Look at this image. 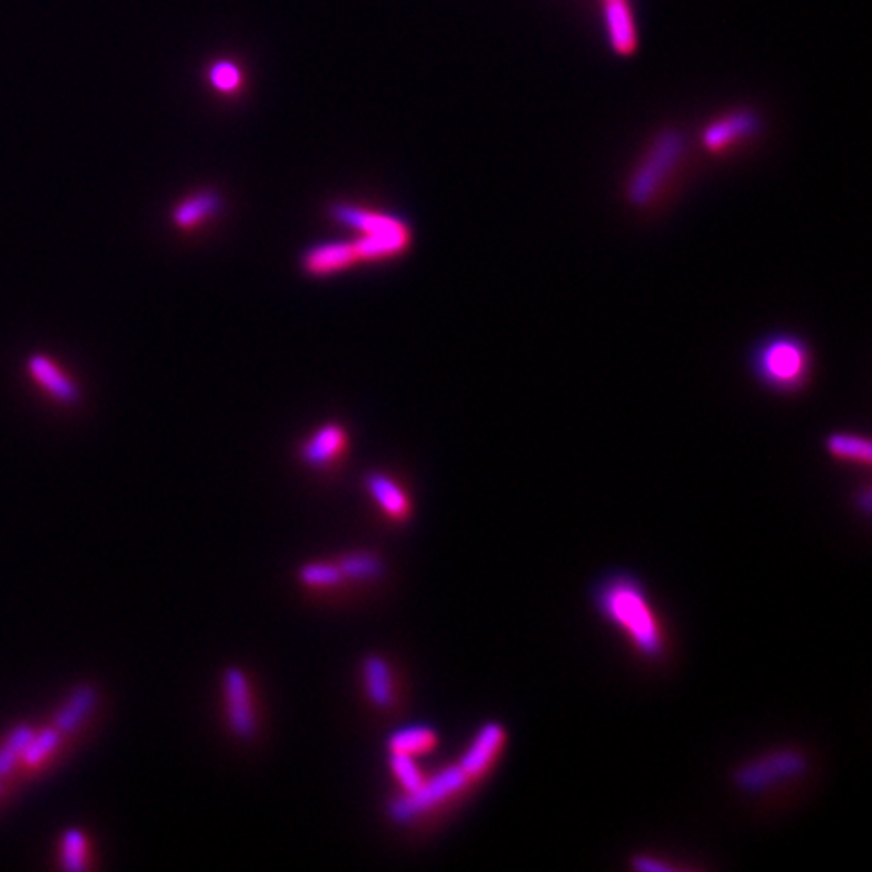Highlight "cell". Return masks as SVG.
Returning <instances> with one entry per match:
<instances>
[{
    "label": "cell",
    "mask_w": 872,
    "mask_h": 872,
    "mask_svg": "<svg viewBox=\"0 0 872 872\" xmlns=\"http://www.w3.org/2000/svg\"><path fill=\"white\" fill-rule=\"evenodd\" d=\"M344 579H376L384 574V562L370 552H351L336 562Z\"/></svg>",
    "instance_id": "cell-21"
},
{
    "label": "cell",
    "mask_w": 872,
    "mask_h": 872,
    "mask_svg": "<svg viewBox=\"0 0 872 872\" xmlns=\"http://www.w3.org/2000/svg\"><path fill=\"white\" fill-rule=\"evenodd\" d=\"M826 448H829L830 455L839 458V460L871 465V440L864 438V436L851 435V433H834V435L829 436Z\"/></svg>",
    "instance_id": "cell-19"
},
{
    "label": "cell",
    "mask_w": 872,
    "mask_h": 872,
    "mask_svg": "<svg viewBox=\"0 0 872 872\" xmlns=\"http://www.w3.org/2000/svg\"><path fill=\"white\" fill-rule=\"evenodd\" d=\"M438 735L433 727L428 725H413V727H404V730L394 731L393 735L388 737V750L390 752H403L408 755H423L430 750H435Z\"/></svg>",
    "instance_id": "cell-18"
},
{
    "label": "cell",
    "mask_w": 872,
    "mask_h": 872,
    "mask_svg": "<svg viewBox=\"0 0 872 872\" xmlns=\"http://www.w3.org/2000/svg\"><path fill=\"white\" fill-rule=\"evenodd\" d=\"M0 792H2V777H0Z\"/></svg>",
    "instance_id": "cell-28"
},
{
    "label": "cell",
    "mask_w": 872,
    "mask_h": 872,
    "mask_svg": "<svg viewBox=\"0 0 872 872\" xmlns=\"http://www.w3.org/2000/svg\"><path fill=\"white\" fill-rule=\"evenodd\" d=\"M34 730L31 725L22 723L17 725L14 730L4 737V742L0 745V777L14 772V767L22 763V755L27 752L29 743L33 740Z\"/></svg>",
    "instance_id": "cell-20"
},
{
    "label": "cell",
    "mask_w": 872,
    "mask_h": 872,
    "mask_svg": "<svg viewBox=\"0 0 872 872\" xmlns=\"http://www.w3.org/2000/svg\"><path fill=\"white\" fill-rule=\"evenodd\" d=\"M27 371L31 380L61 404H76L81 398L79 386L57 361L47 354H31L27 358Z\"/></svg>",
    "instance_id": "cell-10"
},
{
    "label": "cell",
    "mask_w": 872,
    "mask_h": 872,
    "mask_svg": "<svg viewBox=\"0 0 872 872\" xmlns=\"http://www.w3.org/2000/svg\"><path fill=\"white\" fill-rule=\"evenodd\" d=\"M685 153V140L676 130H666L656 136L648 150L644 152L638 166L634 168L626 198L634 207H648L661 197L665 186L673 180L678 164Z\"/></svg>",
    "instance_id": "cell-3"
},
{
    "label": "cell",
    "mask_w": 872,
    "mask_h": 872,
    "mask_svg": "<svg viewBox=\"0 0 872 872\" xmlns=\"http://www.w3.org/2000/svg\"><path fill=\"white\" fill-rule=\"evenodd\" d=\"M470 784L469 775L460 770V765H448L438 774L425 780L413 792H404L400 796L388 802V816L396 824L415 822L416 818L425 816L426 812L445 804L447 800L457 796Z\"/></svg>",
    "instance_id": "cell-4"
},
{
    "label": "cell",
    "mask_w": 872,
    "mask_h": 872,
    "mask_svg": "<svg viewBox=\"0 0 872 872\" xmlns=\"http://www.w3.org/2000/svg\"><path fill=\"white\" fill-rule=\"evenodd\" d=\"M329 215L334 217V220H338V222L346 225L349 229L356 230L358 235L396 229V227H400V225L406 222L403 217H396V215H390V212L358 207V205H346V202L334 205L331 210H329Z\"/></svg>",
    "instance_id": "cell-11"
},
{
    "label": "cell",
    "mask_w": 872,
    "mask_h": 872,
    "mask_svg": "<svg viewBox=\"0 0 872 872\" xmlns=\"http://www.w3.org/2000/svg\"><path fill=\"white\" fill-rule=\"evenodd\" d=\"M592 598L600 616L621 631L636 653L648 661L663 658L665 626L641 579L628 572H614L600 579Z\"/></svg>",
    "instance_id": "cell-1"
},
{
    "label": "cell",
    "mask_w": 872,
    "mask_h": 872,
    "mask_svg": "<svg viewBox=\"0 0 872 872\" xmlns=\"http://www.w3.org/2000/svg\"><path fill=\"white\" fill-rule=\"evenodd\" d=\"M505 742H507V733L497 721H489L477 731V735L473 737L467 752L463 753L458 763L460 770L469 775L470 782L489 772L490 765L497 762L499 753L503 752Z\"/></svg>",
    "instance_id": "cell-9"
},
{
    "label": "cell",
    "mask_w": 872,
    "mask_h": 872,
    "mask_svg": "<svg viewBox=\"0 0 872 872\" xmlns=\"http://www.w3.org/2000/svg\"><path fill=\"white\" fill-rule=\"evenodd\" d=\"M753 371L763 386L777 393L804 388L812 371V356L806 341L794 336L765 339L753 354Z\"/></svg>",
    "instance_id": "cell-2"
},
{
    "label": "cell",
    "mask_w": 872,
    "mask_h": 872,
    "mask_svg": "<svg viewBox=\"0 0 872 872\" xmlns=\"http://www.w3.org/2000/svg\"><path fill=\"white\" fill-rule=\"evenodd\" d=\"M361 675L371 703L380 708L390 707L394 701V678L393 668L386 663V658H382L378 654L366 656L361 665Z\"/></svg>",
    "instance_id": "cell-15"
},
{
    "label": "cell",
    "mask_w": 872,
    "mask_h": 872,
    "mask_svg": "<svg viewBox=\"0 0 872 872\" xmlns=\"http://www.w3.org/2000/svg\"><path fill=\"white\" fill-rule=\"evenodd\" d=\"M208 81L220 93H237L242 86V71L232 61H217L208 69Z\"/></svg>",
    "instance_id": "cell-26"
},
{
    "label": "cell",
    "mask_w": 872,
    "mask_h": 872,
    "mask_svg": "<svg viewBox=\"0 0 872 872\" xmlns=\"http://www.w3.org/2000/svg\"><path fill=\"white\" fill-rule=\"evenodd\" d=\"M388 765L393 770L396 782L400 784L404 792H413L418 785L425 782V775L420 772V767L416 765V760L413 755L403 752H390V760Z\"/></svg>",
    "instance_id": "cell-25"
},
{
    "label": "cell",
    "mask_w": 872,
    "mask_h": 872,
    "mask_svg": "<svg viewBox=\"0 0 872 872\" xmlns=\"http://www.w3.org/2000/svg\"><path fill=\"white\" fill-rule=\"evenodd\" d=\"M633 866L636 871L643 872H668L673 871L671 864L663 861H654L653 856H638L634 859Z\"/></svg>",
    "instance_id": "cell-27"
},
{
    "label": "cell",
    "mask_w": 872,
    "mask_h": 872,
    "mask_svg": "<svg viewBox=\"0 0 872 872\" xmlns=\"http://www.w3.org/2000/svg\"><path fill=\"white\" fill-rule=\"evenodd\" d=\"M366 489L370 493L376 503L384 512L388 513L394 519H406L410 513V502L403 487L384 473H370L366 475Z\"/></svg>",
    "instance_id": "cell-17"
},
{
    "label": "cell",
    "mask_w": 872,
    "mask_h": 872,
    "mask_svg": "<svg viewBox=\"0 0 872 872\" xmlns=\"http://www.w3.org/2000/svg\"><path fill=\"white\" fill-rule=\"evenodd\" d=\"M606 27L612 49L618 54H633L638 44L633 11L626 0H606Z\"/></svg>",
    "instance_id": "cell-13"
},
{
    "label": "cell",
    "mask_w": 872,
    "mask_h": 872,
    "mask_svg": "<svg viewBox=\"0 0 872 872\" xmlns=\"http://www.w3.org/2000/svg\"><path fill=\"white\" fill-rule=\"evenodd\" d=\"M604 2H606V0H604Z\"/></svg>",
    "instance_id": "cell-29"
},
{
    "label": "cell",
    "mask_w": 872,
    "mask_h": 872,
    "mask_svg": "<svg viewBox=\"0 0 872 872\" xmlns=\"http://www.w3.org/2000/svg\"><path fill=\"white\" fill-rule=\"evenodd\" d=\"M61 737H63V733L53 727V725L41 731H34L33 740H31L27 752L22 755V763L27 767H39L41 763L47 762V757H51L57 752V747L61 745Z\"/></svg>",
    "instance_id": "cell-23"
},
{
    "label": "cell",
    "mask_w": 872,
    "mask_h": 872,
    "mask_svg": "<svg viewBox=\"0 0 872 872\" xmlns=\"http://www.w3.org/2000/svg\"><path fill=\"white\" fill-rule=\"evenodd\" d=\"M297 576H299V582L309 588H331V586H338L339 582L344 579L338 564H327V562L304 564L299 567Z\"/></svg>",
    "instance_id": "cell-24"
},
{
    "label": "cell",
    "mask_w": 872,
    "mask_h": 872,
    "mask_svg": "<svg viewBox=\"0 0 872 872\" xmlns=\"http://www.w3.org/2000/svg\"><path fill=\"white\" fill-rule=\"evenodd\" d=\"M222 693L229 730L237 740L249 742L257 735V711L247 673L239 666H229L222 673Z\"/></svg>",
    "instance_id": "cell-6"
},
{
    "label": "cell",
    "mask_w": 872,
    "mask_h": 872,
    "mask_svg": "<svg viewBox=\"0 0 872 872\" xmlns=\"http://www.w3.org/2000/svg\"><path fill=\"white\" fill-rule=\"evenodd\" d=\"M88 836L79 829H67L61 834V869L81 872L88 869Z\"/></svg>",
    "instance_id": "cell-22"
},
{
    "label": "cell",
    "mask_w": 872,
    "mask_h": 872,
    "mask_svg": "<svg viewBox=\"0 0 872 872\" xmlns=\"http://www.w3.org/2000/svg\"><path fill=\"white\" fill-rule=\"evenodd\" d=\"M220 210V197L212 190L195 192L180 200L172 210V222L178 229L192 230L205 225Z\"/></svg>",
    "instance_id": "cell-14"
},
{
    "label": "cell",
    "mask_w": 872,
    "mask_h": 872,
    "mask_svg": "<svg viewBox=\"0 0 872 872\" xmlns=\"http://www.w3.org/2000/svg\"><path fill=\"white\" fill-rule=\"evenodd\" d=\"M98 688L93 685L86 683V685L73 688L66 703L54 713L53 727L61 731L63 735L76 733L93 713V708L98 705Z\"/></svg>",
    "instance_id": "cell-12"
},
{
    "label": "cell",
    "mask_w": 872,
    "mask_h": 872,
    "mask_svg": "<svg viewBox=\"0 0 872 872\" xmlns=\"http://www.w3.org/2000/svg\"><path fill=\"white\" fill-rule=\"evenodd\" d=\"M806 755L797 750H775L763 753L752 762L743 763L733 775L735 785L745 794H762L777 785L792 782L806 774Z\"/></svg>",
    "instance_id": "cell-5"
},
{
    "label": "cell",
    "mask_w": 872,
    "mask_h": 872,
    "mask_svg": "<svg viewBox=\"0 0 872 872\" xmlns=\"http://www.w3.org/2000/svg\"><path fill=\"white\" fill-rule=\"evenodd\" d=\"M760 130H762V121L757 118V113H753L750 109H737L711 121L703 130L701 142L707 152H730L737 143L747 142Z\"/></svg>",
    "instance_id": "cell-7"
},
{
    "label": "cell",
    "mask_w": 872,
    "mask_h": 872,
    "mask_svg": "<svg viewBox=\"0 0 872 872\" xmlns=\"http://www.w3.org/2000/svg\"><path fill=\"white\" fill-rule=\"evenodd\" d=\"M299 262H301V271L306 275L324 279L358 267L360 259L354 247V240H327L309 247L301 255Z\"/></svg>",
    "instance_id": "cell-8"
},
{
    "label": "cell",
    "mask_w": 872,
    "mask_h": 872,
    "mask_svg": "<svg viewBox=\"0 0 872 872\" xmlns=\"http://www.w3.org/2000/svg\"><path fill=\"white\" fill-rule=\"evenodd\" d=\"M346 430L344 426L326 425L317 428L316 433L311 435L306 445L301 447V457L306 460L307 465H326L331 458L338 457L339 453L346 447Z\"/></svg>",
    "instance_id": "cell-16"
}]
</instances>
